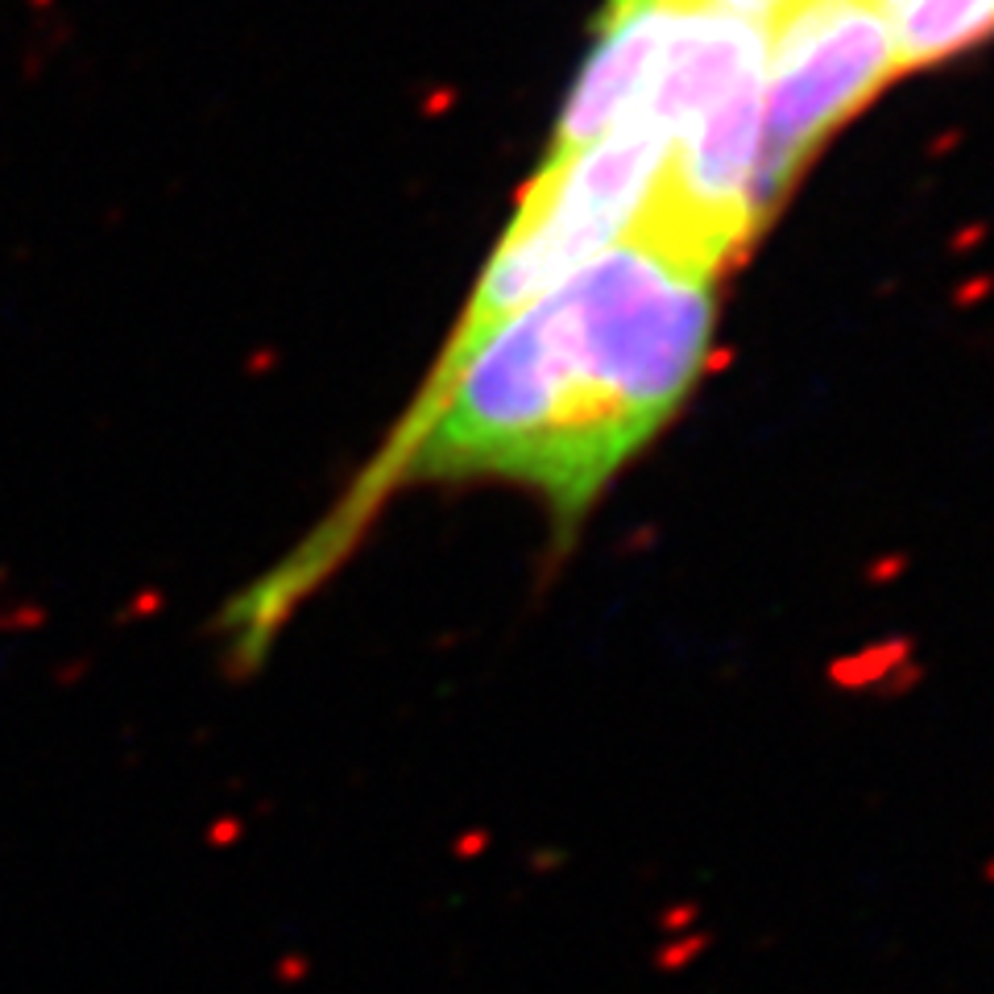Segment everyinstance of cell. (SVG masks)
<instances>
[{"mask_svg":"<svg viewBox=\"0 0 994 994\" xmlns=\"http://www.w3.org/2000/svg\"><path fill=\"white\" fill-rule=\"evenodd\" d=\"M717 283L622 240L502 319L423 386L340 505L224 609L233 663H253L340 568L394 493L502 481L543 502L564 543L614 476L663 435L705 373Z\"/></svg>","mask_w":994,"mask_h":994,"instance_id":"6da1fadb","label":"cell"},{"mask_svg":"<svg viewBox=\"0 0 994 994\" xmlns=\"http://www.w3.org/2000/svg\"><path fill=\"white\" fill-rule=\"evenodd\" d=\"M667 145L672 137L626 112L572 162L539 166L431 369L460 361L502 319L519 316L568 274L622 245Z\"/></svg>","mask_w":994,"mask_h":994,"instance_id":"7a4b0ae2","label":"cell"},{"mask_svg":"<svg viewBox=\"0 0 994 994\" xmlns=\"http://www.w3.org/2000/svg\"><path fill=\"white\" fill-rule=\"evenodd\" d=\"M758 112V216L783 207L821 145L900 75L879 0H788L771 17Z\"/></svg>","mask_w":994,"mask_h":994,"instance_id":"3957f363","label":"cell"},{"mask_svg":"<svg viewBox=\"0 0 994 994\" xmlns=\"http://www.w3.org/2000/svg\"><path fill=\"white\" fill-rule=\"evenodd\" d=\"M762 71L679 129L626 240L693 278L717 283L767 228L758 216Z\"/></svg>","mask_w":994,"mask_h":994,"instance_id":"277c9868","label":"cell"},{"mask_svg":"<svg viewBox=\"0 0 994 994\" xmlns=\"http://www.w3.org/2000/svg\"><path fill=\"white\" fill-rule=\"evenodd\" d=\"M676 17L679 9H672L667 0H609V9L597 21V47L572 88L543 166L572 162L626 116Z\"/></svg>","mask_w":994,"mask_h":994,"instance_id":"5b68a950","label":"cell"},{"mask_svg":"<svg viewBox=\"0 0 994 994\" xmlns=\"http://www.w3.org/2000/svg\"><path fill=\"white\" fill-rule=\"evenodd\" d=\"M900 71L936 66L994 33V0H879Z\"/></svg>","mask_w":994,"mask_h":994,"instance_id":"8992f818","label":"cell"},{"mask_svg":"<svg viewBox=\"0 0 994 994\" xmlns=\"http://www.w3.org/2000/svg\"><path fill=\"white\" fill-rule=\"evenodd\" d=\"M679 13H726V17H746L758 25H771V17L788 4V0H667Z\"/></svg>","mask_w":994,"mask_h":994,"instance_id":"52a82bcc","label":"cell"}]
</instances>
